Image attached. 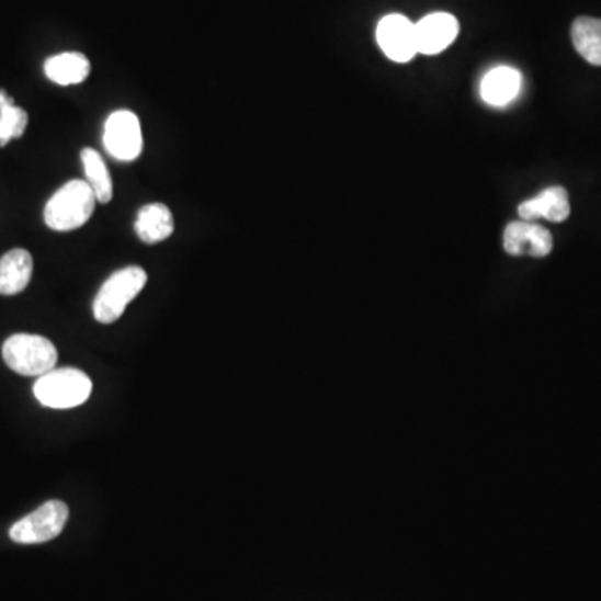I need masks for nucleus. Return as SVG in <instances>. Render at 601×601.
Masks as SVG:
<instances>
[{
  "instance_id": "9",
  "label": "nucleus",
  "mask_w": 601,
  "mask_h": 601,
  "mask_svg": "<svg viewBox=\"0 0 601 601\" xmlns=\"http://www.w3.org/2000/svg\"><path fill=\"white\" fill-rule=\"evenodd\" d=\"M503 248L508 254H530L533 258H545L552 252L553 236L548 229L530 220L510 223L504 229Z\"/></svg>"
},
{
  "instance_id": "15",
  "label": "nucleus",
  "mask_w": 601,
  "mask_h": 601,
  "mask_svg": "<svg viewBox=\"0 0 601 601\" xmlns=\"http://www.w3.org/2000/svg\"><path fill=\"white\" fill-rule=\"evenodd\" d=\"M571 41L577 53L591 66H601V21L578 18L571 25Z\"/></svg>"
},
{
  "instance_id": "3",
  "label": "nucleus",
  "mask_w": 601,
  "mask_h": 601,
  "mask_svg": "<svg viewBox=\"0 0 601 601\" xmlns=\"http://www.w3.org/2000/svg\"><path fill=\"white\" fill-rule=\"evenodd\" d=\"M146 271L139 267L124 268L107 277L95 296L94 305H92L95 321L102 322V325L117 321L126 311L131 300L136 299L137 294L146 286Z\"/></svg>"
},
{
  "instance_id": "17",
  "label": "nucleus",
  "mask_w": 601,
  "mask_h": 601,
  "mask_svg": "<svg viewBox=\"0 0 601 601\" xmlns=\"http://www.w3.org/2000/svg\"><path fill=\"white\" fill-rule=\"evenodd\" d=\"M29 116L24 109L14 104V99L9 98L5 91L0 89V147L19 139L25 133Z\"/></svg>"
},
{
  "instance_id": "7",
  "label": "nucleus",
  "mask_w": 601,
  "mask_h": 601,
  "mask_svg": "<svg viewBox=\"0 0 601 601\" xmlns=\"http://www.w3.org/2000/svg\"><path fill=\"white\" fill-rule=\"evenodd\" d=\"M376 39L386 57L395 63H408L418 54L415 24L405 15L383 18L376 29Z\"/></svg>"
},
{
  "instance_id": "10",
  "label": "nucleus",
  "mask_w": 601,
  "mask_h": 601,
  "mask_svg": "<svg viewBox=\"0 0 601 601\" xmlns=\"http://www.w3.org/2000/svg\"><path fill=\"white\" fill-rule=\"evenodd\" d=\"M521 220L535 223L536 219H548L552 223H563L570 216V200L562 185H553L542 191L538 196L524 201L518 206Z\"/></svg>"
},
{
  "instance_id": "16",
  "label": "nucleus",
  "mask_w": 601,
  "mask_h": 601,
  "mask_svg": "<svg viewBox=\"0 0 601 601\" xmlns=\"http://www.w3.org/2000/svg\"><path fill=\"white\" fill-rule=\"evenodd\" d=\"M82 166H84L86 182L94 191L98 203H111L114 188H112V178L109 174L107 166L98 150L86 147L81 152Z\"/></svg>"
},
{
  "instance_id": "1",
  "label": "nucleus",
  "mask_w": 601,
  "mask_h": 601,
  "mask_svg": "<svg viewBox=\"0 0 601 601\" xmlns=\"http://www.w3.org/2000/svg\"><path fill=\"white\" fill-rule=\"evenodd\" d=\"M95 203L98 200L88 182L69 181L46 204L44 220L54 231H73L91 219Z\"/></svg>"
},
{
  "instance_id": "11",
  "label": "nucleus",
  "mask_w": 601,
  "mask_h": 601,
  "mask_svg": "<svg viewBox=\"0 0 601 601\" xmlns=\"http://www.w3.org/2000/svg\"><path fill=\"white\" fill-rule=\"evenodd\" d=\"M34 261L25 249H12L0 259V294L14 296L31 283Z\"/></svg>"
},
{
  "instance_id": "2",
  "label": "nucleus",
  "mask_w": 601,
  "mask_h": 601,
  "mask_svg": "<svg viewBox=\"0 0 601 601\" xmlns=\"http://www.w3.org/2000/svg\"><path fill=\"white\" fill-rule=\"evenodd\" d=\"M92 393V382L84 371L76 367H54L34 385L37 401L47 408L69 409L84 405Z\"/></svg>"
},
{
  "instance_id": "6",
  "label": "nucleus",
  "mask_w": 601,
  "mask_h": 601,
  "mask_svg": "<svg viewBox=\"0 0 601 601\" xmlns=\"http://www.w3.org/2000/svg\"><path fill=\"white\" fill-rule=\"evenodd\" d=\"M104 146L109 155L120 161H136L143 152V129L131 111H117L104 126Z\"/></svg>"
},
{
  "instance_id": "8",
  "label": "nucleus",
  "mask_w": 601,
  "mask_h": 601,
  "mask_svg": "<svg viewBox=\"0 0 601 601\" xmlns=\"http://www.w3.org/2000/svg\"><path fill=\"white\" fill-rule=\"evenodd\" d=\"M460 24L455 15L446 12H434L415 24L418 53L424 56H436L455 43Z\"/></svg>"
},
{
  "instance_id": "13",
  "label": "nucleus",
  "mask_w": 601,
  "mask_h": 601,
  "mask_svg": "<svg viewBox=\"0 0 601 601\" xmlns=\"http://www.w3.org/2000/svg\"><path fill=\"white\" fill-rule=\"evenodd\" d=\"M520 88L521 73L513 67L501 66L486 73L479 92H481L483 101L486 104L500 107V105L513 101L520 92Z\"/></svg>"
},
{
  "instance_id": "14",
  "label": "nucleus",
  "mask_w": 601,
  "mask_h": 601,
  "mask_svg": "<svg viewBox=\"0 0 601 601\" xmlns=\"http://www.w3.org/2000/svg\"><path fill=\"white\" fill-rule=\"evenodd\" d=\"M47 78L57 86L81 84L91 72V63L81 53H63L49 57L44 64Z\"/></svg>"
},
{
  "instance_id": "5",
  "label": "nucleus",
  "mask_w": 601,
  "mask_h": 601,
  "mask_svg": "<svg viewBox=\"0 0 601 601\" xmlns=\"http://www.w3.org/2000/svg\"><path fill=\"white\" fill-rule=\"evenodd\" d=\"M67 520H69V508L64 501H47L43 507L19 520L9 535L21 545L50 542L63 533Z\"/></svg>"
},
{
  "instance_id": "4",
  "label": "nucleus",
  "mask_w": 601,
  "mask_h": 601,
  "mask_svg": "<svg viewBox=\"0 0 601 601\" xmlns=\"http://www.w3.org/2000/svg\"><path fill=\"white\" fill-rule=\"evenodd\" d=\"M5 364L22 376H37L56 367L57 350L47 338L37 334H14L2 348Z\"/></svg>"
},
{
  "instance_id": "12",
  "label": "nucleus",
  "mask_w": 601,
  "mask_h": 601,
  "mask_svg": "<svg viewBox=\"0 0 601 601\" xmlns=\"http://www.w3.org/2000/svg\"><path fill=\"white\" fill-rule=\"evenodd\" d=\"M134 229L140 241L146 245H158L174 233V217L165 204H147L137 214Z\"/></svg>"
}]
</instances>
